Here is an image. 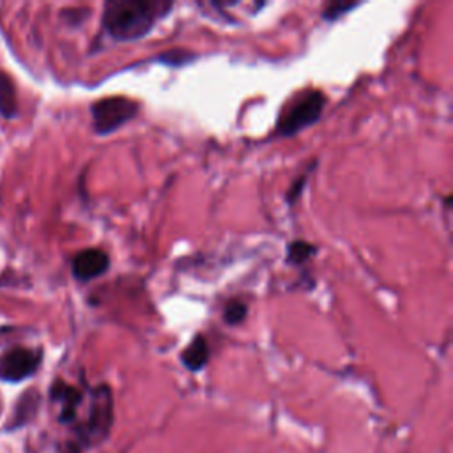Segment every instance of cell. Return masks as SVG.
Wrapping results in <instances>:
<instances>
[{"label":"cell","instance_id":"cell-1","mask_svg":"<svg viewBox=\"0 0 453 453\" xmlns=\"http://www.w3.org/2000/svg\"><path fill=\"white\" fill-rule=\"evenodd\" d=\"M172 9L170 0H108L101 27L113 41H134L147 35Z\"/></svg>","mask_w":453,"mask_h":453},{"label":"cell","instance_id":"cell-2","mask_svg":"<svg viewBox=\"0 0 453 453\" xmlns=\"http://www.w3.org/2000/svg\"><path fill=\"white\" fill-rule=\"evenodd\" d=\"M113 425V395L108 384H99L88 393V409L76 426L80 448H92L108 439Z\"/></svg>","mask_w":453,"mask_h":453},{"label":"cell","instance_id":"cell-3","mask_svg":"<svg viewBox=\"0 0 453 453\" xmlns=\"http://www.w3.org/2000/svg\"><path fill=\"white\" fill-rule=\"evenodd\" d=\"M326 97L320 90H310L294 101L278 119L274 133L280 136H292L304 127L315 124L324 110Z\"/></svg>","mask_w":453,"mask_h":453},{"label":"cell","instance_id":"cell-4","mask_svg":"<svg viewBox=\"0 0 453 453\" xmlns=\"http://www.w3.org/2000/svg\"><path fill=\"white\" fill-rule=\"evenodd\" d=\"M140 110V103L129 97H103L90 106L92 127L97 134H110L131 120Z\"/></svg>","mask_w":453,"mask_h":453},{"label":"cell","instance_id":"cell-5","mask_svg":"<svg viewBox=\"0 0 453 453\" xmlns=\"http://www.w3.org/2000/svg\"><path fill=\"white\" fill-rule=\"evenodd\" d=\"M44 357L42 347L14 345L0 354V380L18 384L30 379L41 366Z\"/></svg>","mask_w":453,"mask_h":453},{"label":"cell","instance_id":"cell-6","mask_svg":"<svg viewBox=\"0 0 453 453\" xmlns=\"http://www.w3.org/2000/svg\"><path fill=\"white\" fill-rule=\"evenodd\" d=\"M108 267H110V257L101 248L80 250L71 260V273L74 280L80 283H87L104 274Z\"/></svg>","mask_w":453,"mask_h":453},{"label":"cell","instance_id":"cell-7","mask_svg":"<svg viewBox=\"0 0 453 453\" xmlns=\"http://www.w3.org/2000/svg\"><path fill=\"white\" fill-rule=\"evenodd\" d=\"M50 400L60 405L58 423L69 425V423L76 421L78 409L83 402V393L76 386H73L62 379H55L53 384L50 386Z\"/></svg>","mask_w":453,"mask_h":453},{"label":"cell","instance_id":"cell-8","mask_svg":"<svg viewBox=\"0 0 453 453\" xmlns=\"http://www.w3.org/2000/svg\"><path fill=\"white\" fill-rule=\"evenodd\" d=\"M39 402H41L39 391L34 389V388L27 389L18 398V402L14 405V411H12V416H11V421L5 425V430H16V428L27 425L37 414Z\"/></svg>","mask_w":453,"mask_h":453},{"label":"cell","instance_id":"cell-9","mask_svg":"<svg viewBox=\"0 0 453 453\" xmlns=\"http://www.w3.org/2000/svg\"><path fill=\"white\" fill-rule=\"evenodd\" d=\"M19 115V103L14 80L9 73L0 69V117L12 120Z\"/></svg>","mask_w":453,"mask_h":453},{"label":"cell","instance_id":"cell-10","mask_svg":"<svg viewBox=\"0 0 453 453\" xmlns=\"http://www.w3.org/2000/svg\"><path fill=\"white\" fill-rule=\"evenodd\" d=\"M180 361L189 372L202 370L209 361V345L202 334H195L188 347L180 352Z\"/></svg>","mask_w":453,"mask_h":453},{"label":"cell","instance_id":"cell-11","mask_svg":"<svg viewBox=\"0 0 453 453\" xmlns=\"http://www.w3.org/2000/svg\"><path fill=\"white\" fill-rule=\"evenodd\" d=\"M315 251L317 250H315L313 244H310L306 241H294L287 248V260L290 264H296V265L297 264H304L306 260H310L313 257Z\"/></svg>","mask_w":453,"mask_h":453},{"label":"cell","instance_id":"cell-12","mask_svg":"<svg viewBox=\"0 0 453 453\" xmlns=\"http://www.w3.org/2000/svg\"><path fill=\"white\" fill-rule=\"evenodd\" d=\"M248 315V306L244 301L241 299H232L226 303V306L223 308V320L228 326H235L241 324Z\"/></svg>","mask_w":453,"mask_h":453},{"label":"cell","instance_id":"cell-13","mask_svg":"<svg viewBox=\"0 0 453 453\" xmlns=\"http://www.w3.org/2000/svg\"><path fill=\"white\" fill-rule=\"evenodd\" d=\"M356 5H357L356 2H343V0H340V2H331V4L322 11V16H324V19H336V18L342 16L343 12L354 9Z\"/></svg>","mask_w":453,"mask_h":453},{"label":"cell","instance_id":"cell-14","mask_svg":"<svg viewBox=\"0 0 453 453\" xmlns=\"http://www.w3.org/2000/svg\"><path fill=\"white\" fill-rule=\"evenodd\" d=\"M306 179H308V172H304L303 175H299V179H296V180L292 182L290 189L287 191V202H288V203H294V202L301 196V191H303V188H304V184H306Z\"/></svg>","mask_w":453,"mask_h":453},{"label":"cell","instance_id":"cell-15","mask_svg":"<svg viewBox=\"0 0 453 453\" xmlns=\"http://www.w3.org/2000/svg\"><path fill=\"white\" fill-rule=\"evenodd\" d=\"M60 453H81V448L71 442V444H65V446L62 448V451H60Z\"/></svg>","mask_w":453,"mask_h":453}]
</instances>
